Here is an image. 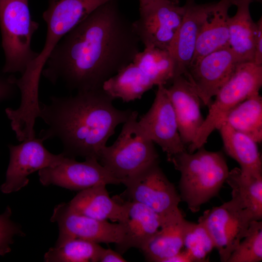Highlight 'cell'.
<instances>
[{"label":"cell","mask_w":262,"mask_h":262,"mask_svg":"<svg viewBox=\"0 0 262 262\" xmlns=\"http://www.w3.org/2000/svg\"><path fill=\"white\" fill-rule=\"evenodd\" d=\"M141 41L132 22L117 0L102 4L66 34L55 47L42 74L77 92L102 88L103 84L131 63Z\"/></svg>","instance_id":"obj_1"},{"label":"cell","mask_w":262,"mask_h":262,"mask_svg":"<svg viewBox=\"0 0 262 262\" xmlns=\"http://www.w3.org/2000/svg\"><path fill=\"white\" fill-rule=\"evenodd\" d=\"M102 88L77 92L75 96H52L49 104L40 102L39 117L48 126L39 137L57 138L66 156L98 161L103 148L117 127L132 115L131 109L120 110Z\"/></svg>","instance_id":"obj_2"},{"label":"cell","mask_w":262,"mask_h":262,"mask_svg":"<svg viewBox=\"0 0 262 262\" xmlns=\"http://www.w3.org/2000/svg\"><path fill=\"white\" fill-rule=\"evenodd\" d=\"M110 0H49L43 14L47 32L44 46L14 82L23 100L38 99L41 74L51 53L62 38L98 7Z\"/></svg>","instance_id":"obj_3"},{"label":"cell","mask_w":262,"mask_h":262,"mask_svg":"<svg viewBox=\"0 0 262 262\" xmlns=\"http://www.w3.org/2000/svg\"><path fill=\"white\" fill-rule=\"evenodd\" d=\"M169 162L180 173L179 188L181 200L193 213L218 195L229 172L222 152L208 151L203 147L193 153L185 150Z\"/></svg>","instance_id":"obj_4"},{"label":"cell","mask_w":262,"mask_h":262,"mask_svg":"<svg viewBox=\"0 0 262 262\" xmlns=\"http://www.w3.org/2000/svg\"><path fill=\"white\" fill-rule=\"evenodd\" d=\"M175 77V63L168 51L145 48L107 81L102 89L114 99L129 102L140 99L155 85H165Z\"/></svg>","instance_id":"obj_5"},{"label":"cell","mask_w":262,"mask_h":262,"mask_svg":"<svg viewBox=\"0 0 262 262\" xmlns=\"http://www.w3.org/2000/svg\"><path fill=\"white\" fill-rule=\"evenodd\" d=\"M138 115L134 111L123 124L116 140L112 145L103 148L98 159L122 184L148 166L159 162V155L154 143L138 127Z\"/></svg>","instance_id":"obj_6"},{"label":"cell","mask_w":262,"mask_h":262,"mask_svg":"<svg viewBox=\"0 0 262 262\" xmlns=\"http://www.w3.org/2000/svg\"><path fill=\"white\" fill-rule=\"evenodd\" d=\"M0 27L5 57L2 71L22 74L38 54L31 41L39 24L32 18L28 0H0Z\"/></svg>","instance_id":"obj_7"},{"label":"cell","mask_w":262,"mask_h":262,"mask_svg":"<svg viewBox=\"0 0 262 262\" xmlns=\"http://www.w3.org/2000/svg\"><path fill=\"white\" fill-rule=\"evenodd\" d=\"M262 85V65L253 61L240 63L216 95L209 113L187 151L193 153L204 146L212 132L218 129L227 114L245 99L259 92Z\"/></svg>","instance_id":"obj_8"},{"label":"cell","mask_w":262,"mask_h":262,"mask_svg":"<svg viewBox=\"0 0 262 262\" xmlns=\"http://www.w3.org/2000/svg\"><path fill=\"white\" fill-rule=\"evenodd\" d=\"M139 17L132 22L145 48L169 50L181 24L184 8L178 0L139 1Z\"/></svg>","instance_id":"obj_9"},{"label":"cell","mask_w":262,"mask_h":262,"mask_svg":"<svg viewBox=\"0 0 262 262\" xmlns=\"http://www.w3.org/2000/svg\"><path fill=\"white\" fill-rule=\"evenodd\" d=\"M253 220H256L253 213L231 197L222 205L204 211L198 222L210 234L220 261L227 262Z\"/></svg>","instance_id":"obj_10"},{"label":"cell","mask_w":262,"mask_h":262,"mask_svg":"<svg viewBox=\"0 0 262 262\" xmlns=\"http://www.w3.org/2000/svg\"><path fill=\"white\" fill-rule=\"evenodd\" d=\"M123 184L130 200L149 207L164 219L181 212L179 208L181 201L180 194L159 162L148 166Z\"/></svg>","instance_id":"obj_11"},{"label":"cell","mask_w":262,"mask_h":262,"mask_svg":"<svg viewBox=\"0 0 262 262\" xmlns=\"http://www.w3.org/2000/svg\"><path fill=\"white\" fill-rule=\"evenodd\" d=\"M137 124L143 134L166 153L168 161L187 150L180 138L175 113L164 85L158 86L150 108Z\"/></svg>","instance_id":"obj_12"},{"label":"cell","mask_w":262,"mask_h":262,"mask_svg":"<svg viewBox=\"0 0 262 262\" xmlns=\"http://www.w3.org/2000/svg\"><path fill=\"white\" fill-rule=\"evenodd\" d=\"M44 140L35 137L25 140L18 145H9V164L5 180L0 189L4 194L20 190L29 183L28 177L42 169L60 164L66 155L54 154L44 146Z\"/></svg>","instance_id":"obj_13"},{"label":"cell","mask_w":262,"mask_h":262,"mask_svg":"<svg viewBox=\"0 0 262 262\" xmlns=\"http://www.w3.org/2000/svg\"><path fill=\"white\" fill-rule=\"evenodd\" d=\"M41 183L57 185L73 191H82L99 184H118L120 181L95 158L78 162L66 156L57 165L38 171Z\"/></svg>","instance_id":"obj_14"},{"label":"cell","mask_w":262,"mask_h":262,"mask_svg":"<svg viewBox=\"0 0 262 262\" xmlns=\"http://www.w3.org/2000/svg\"><path fill=\"white\" fill-rule=\"evenodd\" d=\"M50 221L57 223L59 233L56 244L71 238H80L96 243H119L123 229L119 223H111L91 218L62 203L54 208Z\"/></svg>","instance_id":"obj_15"},{"label":"cell","mask_w":262,"mask_h":262,"mask_svg":"<svg viewBox=\"0 0 262 262\" xmlns=\"http://www.w3.org/2000/svg\"><path fill=\"white\" fill-rule=\"evenodd\" d=\"M240 63L229 47L211 52L192 63L183 75L193 85L202 103H212L220 87Z\"/></svg>","instance_id":"obj_16"},{"label":"cell","mask_w":262,"mask_h":262,"mask_svg":"<svg viewBox=\"0 0 262 262\" xmlns=\"http://www.w3.org/2000/svg\"><path fill=\"white\" fill-rule=\"evenodd\" d=\"M213 3L187 0L183 18L168 50L175 66V77L184 75L193 59L203 22Z\"/></svg>","instance_id":"obj_17"},{"label":"cell","mask_w":262,"mask_h":262,"mask_svg":"<svg viewBox=\"0 0 262 262\" xmlns=\"http://www.w3.org/2000/svg\"><path fill=\"white\" fill-rule=\"evenodd\" d=\"M166 91L175 113L180 138L188 147L194 140L204 120L200 111L201 100L183 75L175 77L170 87L166 88Z\"/></svg>","instance_id":"obj_18"},{"label":"cell","mask_w":262,"mask_h":262,"mask_svg":"<svg viewBox=\"0 0 262 262\" xmlns=\"http://www.w3.org/2000/svg\"><path fill=\"white\" fill-rule=\"evenodd\" d=\"M125 214L119 222L123 229L120 242L115 245L121 255L130 248L141 250L159 230L165 219L149 207L133 201L123 202Z\"/></svg>","instance_id":"obj_19"},{"label":"cell","mask_w":262,"mask_h":262,"mask_svg":"<svg viewBox=\"0 0 262 262\" xmlns=\"http://www.w3.org/2000/svg\"><path fill=\"white\" fill-rule=\"evenodd\" d=\"M106 186L99 184L80 191L67 204L71 209L86 216L119 223L125 216V205L111 197Z\"/></svg>","instance_id":"obj_20"},{"label":"cell","mask_w":262,"mask_h":262,"mask_svg":"<svg viewBox=\"0 0 262 262\" xmlns=\"http://www.w3.org/2000/svg\"><path fill=\"white\" fill-rule=\"evenodd\" d=\"M232 5V0L213 4L203 22L191 64L211 52L229 47L228 11Z\"/></svg>","instance_id":"obj_21"},{"label":"cell","mask_w":262,"mask_h":262,"mask_svg":"<svg viewBox=\"0 0 262 262\" xmlns=\"http://www.w3.org/2000/svg\"><path fill=\"white\" fill-rule=\"evenodd\" d=\"M189 222L182 212L166 218L159 230L141 250L146 260L165 262L182 250Z\"/></svg>","instance_id":"obj_22"},{"label":"cell","mask_w":262,"mask_h":262,"mask_svg":"<svg viewBox=\"0 0 262 262\" xmlns=\"http://www.w3.org/2000/svg\"><path fill=\"white\" fill-rule=\"evenodd\" d=\"M252 0H232L237 11L229 17V47L240 63L253 61L257 24L252 20L249 5Z\"/></svg>","instance_id":"obj_23"},{"label":"cell","mask_w":262,"mask_h":262,"mask_svg":"<svg viewBox=\"0 0 262 262\" xmlns=\"http://www.w3.org/2000/svg\"><path fill=\"white\" fill-rule=\"evenodd\" d=\"M218 129L225 152L239 164L240 168L249 173L262 175V163L257 143L225 121Z\"/></svg>","instance_id":"obj_24"},{"label":"cell","mask_w":262,"mask_h":262,"mask_svg":"<svg viewBox=\"0 0 262 262\" xmlns=\"http://www.w3.org/2000/svg\"><path fill=\"white\" fill-rule=\"evenodd\" d=\"M226 182L231 196L250 211L256 220L262 218V175H255L235 167L229 171Z\"/></svg>","instance_id":"obj_25"},{"label":"cell","mask_w":262,"mask_h":262,"mask_svg":"<svg viewBox=\"0 0 262 262\" xmlns=\"http://www.w3.org/2000/svg\"><path fill=\"white\" fill-rule=\"evenodd\" d=\"M223 121L257 143L262 140V98L259 92L250 96L232 108Z\"/></svg>","instance_id":"obj_26"},{"label":"cell","mask_w":262,"mask_h":262,"mask_svg":"<svg viewBox=\"0 0 262 262\" xmlns=\"http://www.w3.org/2000/svg\"><path fill=\"white\" fill-rule=\"evenodd\" d=\"M102 248L98 243L71 238L50 248L44 259L46 262H98Z\"/></svg>","instance_id":"obj_27"},{"label":"cell","mask_w":262,"mask_h":262,"mask_svg":"<svg viewBox=\"0 0 262 262\" xmlns=\"http://www.w3.org/2000/svg\"><path fill=\"white\" fill-rule=\"evenodd\" d=\"M262 261V222H251L246 234L232 252L227 262H260Z\"/></svg>","instance_id":"obj_28"},{"label":"cell","mask_w":262,"mask_h":262,"mask_svg":"<svg viewBox=\"0 0 262 262\" xmlns=\"http://www.w3.org/2000/svg\"><path fill=\"white\" fill-rule=\"evenodd\" d=\"M183 247L194 262L208 261V257L214 248L213 241L203 225L189 222L183 242Z\"/></svg>","instance_id":"obj_29"},{"label":"cell","mask_w":262,"mask_h":262,"mask_svg":"<svg viewBox=\"0 0 262 262\" xmlns=\"http://www.w3.org/2000/svg\"><path fill=\"white\" fill-rule=\"evenodd\" d=\"M11 215L12 210L9 206L0 214V256H1L11 251L10 246L13 244L15 236H25L20 226L11 220Z\"/></svg>","instance_id":"obj_30"},{"label":"cell","mask_w":262,"mask_h":262,"mask_svg":"<svg viewBox=\"0 0 262 262\" xmlns=\"http://www.w3.org/2000/svg\"><path fill=\"white\" fill-rule=\"evenodd\" d=\"M257 33L255 42V51L253 62L259 65H262V18L256 23Z\"/></svg>","instance_id":"obj_31"},{"label":"cell","mask_w":262,"mask_h":262,"mask_svg":"<svg viewBox=\"0 0 262 262\" xmlns=\"http://www.w3.org/2000/svg\"><path fill=\"white\" fill-rule=\"evenodd\" d=\"M127 261L117 251L103 247L98 262H125Z\"/></svg>","instance_id":"obj_32"},{"label":"cell","mask_w":262,"mask_h":262,"mask_svg":"<svg viewBox=\"0 0 262 262\" xmlns=\"http://www.w3.org/2000/svg\"><path fill=\"white\" fill-rule=\"evenodd\" d=\"M15 86L10 81L9 78H0V96L5 98L11 96L15 91Z\"/></svg>","instance_id":"obj_33"},{"label":"cell","mask_w":262,"mask_h":262,"mask_svg":"<svg viewBox=\"0 0 262 262\" xmlns=\"http://www.w3.org/2000/svg\"><path fill=\"white\" fill-rule=\"evenodd\" d=\"M165 262H194V260L190 254L184 249L166 260Z\"/></svg>","instance_id":"obj_34"},{"label":"cell","mask_w":262,"mask_h":262,"mask_svg":"<svg viewBox=\"0 0 262 262\" xmlns=\"http://www.w3.org/2000/svg\"><path fill=\"white\" fill-rule=\"evenodd\" d=\"M3 100V99H2L0 97V101L1 100Z\"/></svg>","instance_id":"obj_35"},{"label":"cell","mask_w":262,"mask_h":262,"mask_svg":"<svg viewBox=\"0 0 262 262\" xmlns=\"http://www.w3.org/2000/svg\"><path fill=\"white\" fill-rule=\"evenodd\" d=\"M143 0H138L139 1H143Z\"/></svg>","instance_id":"obj_36"}]
</instances>
